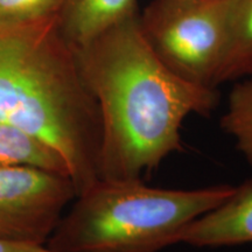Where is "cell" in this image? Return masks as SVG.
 I'll return each instance as SVG.
<instances>
[{
	"label": "cell",
	"instance_id": "8fae6325",
	"mask_svg": "<svg viewBox=\"0 0 252 252\" xmlns=\"http://www.w3.org/2000/svg\"><path fill=\"white\" fill-rule=\"evenodd\" d=\"M64 0H0V26H17L58 17Z\"/></svg>",
	"mask_w": 252,
	"mask_h": 252
},
{
	"label": "cell",
	"instance_id": "9c48e42d",
	"mask_svg": "<svg viewBox=\"0 0 252 252\" xmlns=\"http://www.w3.org/2000/svg\"><path fill=\"white\" fill-rule=\"evenodd\" d=\"M248 77H252V0H236L216 87Z\"/></svg>",
	"mask_w": 252,
	"mask_h": 252
},
{
	"label": "cell",
	"instance_id": "8992f818",
	"mask_svg": "<svg viewBox=\"0 0 252 252\" xmlns=\"http://www.w3.org/2000/svg\"><path fill=\"white\" fill-rule=\"evenodd\" d=\"M220 248L252 243V179L236 186L220 206L186 226L178 244Z\"/></svg>",
	"mask_w": 252,
	"mask_h": 252
},
{
	"label": "cell",
	"instance_id": "30bf717a",
	"mask_svg": "<svg viewBox=\"0 0 252 252\" xmlns=\"http://www.w3.org/2000/svg\"><path fill=\"white\" fill-rule=\"evenodd\" d=\"M220 127L234 139L236 149L252 166V77L239 80L230 91Z\"/></svg>",
	"mask_w": 252,
	"mask_h": 252
},
{
	"label": "cell",
	"instance_id": "5b68a950",
	"mask_svg": "<svg viewBox=\"0 0 252 252\" xmlns=\"http://www.w3.org/2000/svg\"><path fill=\"white\" fill-rule=\"evenodd\" d=\"M76 197L67 175L31 166H0V239L46 247Z\"/></svg>",
	"mask_w": 252,
	"mask_h": 252
},
{
	"label": "cell",
	"instance_id": "52a82bcc",
	"mask_svg": "<svg viewBox=\"0 0 252 252\" xmlns=\"http://www.w3.org/2000/svg\"><path fill=\"white\" fill-rule=\"evenodd\" d=\"M135 13L137 0H64L58 26L65 41L77 49Z\"/></svg>",
	"mask_w": 252,
	"mask_h": 252
},
{
	"label": "cell",
	"instance_id": "7a4b0ae2",
	"mask_svg": "<svg viewBox=\"0 0 252 252\" xmlns=\"http://www.w3.org/2000/svg\"><path fill=\"white\" fill-rule=\"evenodd\" d=\"M0 122L55 150L67 163L76 196L99 179L98 104L58 17L0 26Z\"/></svg>",
	"mask_w": 252,
	"mask_h": 252
},
{
	"label": "cell",
	"instance_id": "4fadbf2b",
	"mask_svg": "<svg viewBox=\"0 0 252 252\" xmlns=\"http://www.w3.org/2000/svg\"><path fill=\"white\" fill-rule=\"evenodd\" d=\"M167 1H178V2H188V1H202V0H167Z\"/></svg>",
	"mask_w": 252,
	"mask_h": 252
},
{
	"label": "cell",
	"instance_id": "277c9868",
	"mask_svg": "<svg viewBox=\"0 0 252 252\" xmlns=\"http://www.w3.org/2000/svg\"><path fill=\"white\" fill-rule=\"evenodd\" d=\"M236 0H153L139 15L144 35L165 64L184 80L216 88Z\"/></svg>",
	"mask_w": 252,
	"mask_h": 252
},
{
	"label": "cell",
	"instance_id": "7c38bea8",
	"mask_svg": "<svg viewBox=\"0 0 252 252\" xmlns=\"http://www.w3.org/2000/svg\"><path fill=\"white\" fill-rule=\"evenodd\" d=\"M0 252H53L46 247H35V245L13 243L0 239Z\"/></svg>",
	"mask_w": 252,
	"mask_h": 252
},
{
	"label": "cell",
	"instance_id": "3957f363",
	"mask_svg": "<svg viewBox=\"0 0 252 252\" xmlns=\"http://www.w3.org/2000/svg\"><path fill=\"white\" fill-rule=\"evenodd\" d=\"M234 186L150 187L144 180L99 178L75 197L47 242L53 252H159L225 201Z\"/></svg>",
	"mask_w": 252,
	"mask_h": 252
},
{
	"label": "cell",
	"instance_id": "ba28073f",
	"mask_svg": "<svg viewBox=\"0 0 252 252\" xmlns=\"http://www.w3.org/2000/svg\"><path fill=\"white\" fill-rule=\"evenodd\" d=\"M0 166H31L69 176L67 163L55 150L4 122H0Z\"/></svg>",
	"mask_w": 252,
	"mask_h": 252
},
{
	"label": "cell",
	"instance_id": "6da1fadb",
	"mask_svg": "<svg viewBox=\"0 0 252 252\" xmlns=\"http://www.w3.org/2000/svg\"><path fill=\"white\" fill-rule=\"evenodd\" d=\"M75 50L100 113L99 178L144 180L184 150L186 118L209 116L219 104L216 88L184 80L159 59L138 13Z\"/></svg>",
	"mask_w": 252,
	"mask_h": 252
}]
</instances>
